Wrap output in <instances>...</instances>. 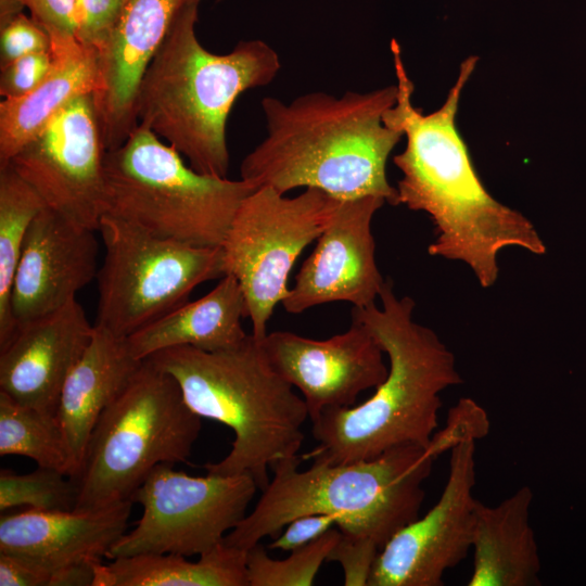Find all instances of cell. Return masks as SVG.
Here are the masks:
<instances>
[{
    "label": "cell",
    "instance_id": "cell-31",
    "mask_svg": "<svg viewBox=\"0 0 586 586\" xmlns=\"http://www.w3.org/2000/svg\"><path fill=\"white\" fill-rule=\"evenodd\" d=\"M1 66L22 56L49 51L50 38L47 31L31 17L17 14L1 25Z\"/></svg>",
    "mask_w": 586,
    "mask_h": 586
},
{
    "label": "cell",
    "instance_id": "cell-18",
    "mask_svg": "<svg viewBox=\"0 0 586 586\" xmlns=\"http://www.w3.org/2000/svg\"><path fill=\"white\" fill-rule=\"evenodd\" d=\"M93 332L76 298L20 324L0 349V391L21 405L55 416L63 384Z\"/></svg>",
    "mask_w": 586,
    "mask_h": 586
},
{
    "label": "cell",
    "instance_id": "cell-36",
    "mask_svg": "<svg viewBox=\"0 0 586 586\" xmlns=\"http://www.w3.org/2000/svg\"><path fill=\"white\" fill-rule=\"evenodd\" d=\"M97 561L99 560L80 561L54 571L49 586H93Z\"/></svg>",
    "mask_w": 586,
    "mask_h": 586
},
{
    "label": "cell",
    "instance_id": "cell-3",
    "mask_svg": "<svg viewBox=\"0 0 586 586\" xmlns=\"http://www.w3.org/2000/svg\"><path fill=\"white\" fill-rule=\"evenodd\" d=\"M375 303L353 307L388 358V372L358 406L323 410L313 422L317 446L304 456L336 464L373 459L403 445L430 444L438 426L441 394L462 382L454 354L412 318L415 302L397 297L385 280Z\"/></svg>",
    "mask_w": 586,
    "mask_h": 586
},
{
    "label": "cell",
    "instance_id": "cell-29",
    "mask_svg": "<svg viewBox=\"0 0 586 586\" xmlns=\"http://www.w3.org/2000/svg\"><path fill=\"white\" fill-rule=\"evenodd\" d=\"M127 0H77L76 38L99 50L116 26Z\"/></svg>",
    "mask_w": 586,
    "mask_h": 586
},
{
    "label": "cell",
    "instance_id": "cell-1",
    "mask_svg": "<svg viewBox=\"0 0 586 586\" xmlns=\"http://www.w3.org/2000/svg\"><path fill=\"white\" fill-rule=\"evenodd\" d=\"M397 78V100L383 116L384 123L406 136L404 151L394 164L402 171L397 184L398 203L424 212L435 227L431 256L468 265L480 285L498 279V253L521 247L544 255L546 245L538 231L520 212L501 204L483 186L467 145L455 125L462 89L474 71L477 58L466 59L445 103L423 114L411 98L413 84L404 66L399 44L392 40Z\"/></svg>",
    "mask_w": 586,
    "mask_h": 586
},
{
    "label": "cell",
    "instance_id": "cell-2",
    "mask_svg": "<svg viewBox=\"0 0 586 586\" xmlns=\"http://www.w3.org/2000/svg\"><path fill=\"white\" fill-rule=\"evenodd\" d=\"M396 100V85L341 97L314 91L289 103L264 98L267 135L243 158L241 178L282 194L316 188L339 200L372 195L399 205L386 162L404 135L383 120Z\"/></svg>",
    "mask_w": 586,
    "mask_h": 586
},
{
    "label": "cell",
    "instance_id": "cell-13",
    "mask_svg": "<svg viewBox=\"0 0 586 586\" xmlns=\"http://www.w3.org/2000/svg\"><path fill=\"white\" fill-rule=\"evenodd\" d=\"M450 449L449 472L436 504L397 531L378 553L368 586H441L472 548L475 511V443Z\"/></svg>",
    "mask_w": 586,
    "mask_h": 586
},
{
    "label": "cell",
    "instance_id": "cell-22",
    "mask_svg": "<svg viewBox=\"0 0 586 586\" xmlns=\"http://www.w3.org/2000/svg\"><path fill=\"white\" fill-rule=\"evenodd\" d=\"M51 66L28 94L0 102V166L30 141L72 100L99 86L98 50L74 38L50 40Z\"/></svg>",
    "mask_w": 586,
    "mask_h": 586
},
{
    "label": "cell",
    "instance_id": "cell-7",
    "mask_svg": "<svg viewBox=\"0 0 586 586\" xmlns=\"http://www.w3.org/2000/svg\"><path fill=\"white\" fill-rule=\"evenodd\" d=\"M104 215L162 239L219 247L242 201L257 187L195 171L138 125L104 157Z\"/></svg>",
    "mask_w": 586,
    "mask_h": 586
},
{
    "label": "cell",
    "instance_id": "cell-9",
    "mask_svg": "<svg viewBox=\"0 0 586 586\" xmlns=\"http://www.w3.org/2000/svg\"><path fill=\"white\" fill-rule=\"evenodd\" d=\"M104 259L97 273L94 326L127 339L188 301L201 283L224 277L219 247L162 239L103 215Z\"/></svg>",
    "mask_w": 586,
    "mask_h": 586
},
{
    "label": "cell",
    "instance_id": "cell-25",
    "mask_svg": "<svg viewBox=\"0 0 586 586\" xmlns=\"http://www.w3.org/2000/svg\"><path fill=\"white\" fill-rule=\"evenodd\" d=\"M44 204L10 165L0 166V349L16 331L12 286L28 229Z\"/></svg>",
    "mask_w": 586,
    "mask_h": 586
},
{
    "label": "cell",
    "instance_id": "cell-21",
    "mask_svg": "<svg viewBox=\"0 0 586 586\" xmlns=\"http://www.w3.org/2000/svg\"><path fill=\"white\" fill-rule=\"evenodd\" d=\"M524 485L495 506L477 502L469 586H538L542 562Z\"/></svg>",
    "mask_w": 586,
    "mask_h": 586
},
{
    "label": "cell",
    "instance_id": "cell-17",
    "mask_svg": "<svg viewBox=\"0 0 586 586\" xmlns=\"http://www.w3.org/2000/svg\"><path fill=\"white\" fill-rule=\"evenodd\" d=\"M95 232L46 206L39 212L28 229L12 286L16 328L62 308L97 278Z\"/></svg>",
    "mask_w": 586,
    "mask_h": 586
},
{
    "label": "cell",
    "instance_id": "cell-10",
    "mask_svg": "<svg viewBox=\"0 0 586 586\" xmlns=\"http://www.w3.org/2000/svg\"><path fill=\"white\" fill-rule=\"evenodd\" d=\"M340 201L316 188L288 198L259 187L240 204L220 245L224 276L239 282L257 341L267 335L276 306L289 294L295 260L327 228Z\"/></svg>",
    "mask_w": 586,
    "mask_h": 586
},
{
    "label": "cell",
    "instance_id": "cell-16",
    "mask_svg": "<svg viewBox=\"0 0 586 586\" xmlns=\"http://www.w3.org/2000/svg\"><path fill=\"white\" fill-rule=\"evenodd\" d=\"M184 0H127L98 50L99 86L93 101L105 151L120 146L138 127L142 77Z\"/></svg>",
    "mask_w": 586,
    "mask_h": 586
},
{
    "label": "cell",
    "instance_id": "cell-11",
    "mask_svg": "<svg viewBox=\"0 0 586 586\" xmlns=\"http://www.w3.org/2000/svg\"><path fill=\"white\" fill-rule=\"evenodd\" d=\"M257 489L250 474L192 476L161 463L130 497L142 507L136 527L113 545L106 558L201 556L220 545L243 520Z\"/></svg>",
    "mask_w": 586,
    "mask_h": 586
},
{
    "label": "cell",
    "instance_id": "cell-30",
    "mask_svg": "<svg viewBox=\"0 0 586 586\" xmlns=\"http://www.w3.org/2000/svg\"><path fill=\"white\" fill-rule=\"evenodd\" d=\"M381 548L372 540L343 535L331 550L328 561L340 563L345 586H368Z\"/></svg>",
    "mask_w": 586,
    "mask_h": 586
},
{
    "label": "cell",
    "instance_id": "cell-12",
    "mask_svg": "<svg viewBox=\"0 0 586 586\" xmlns=\"http://www.w3.org/2000/svg\"><path fill=\"white\" fill-rule=\"evenodd\" d=\"M105 153L93 94H84L55 113L8 164L46 207L98 231L104 215Z\"/></svg>",
    "mask_w": 586,
    "mask_h": 586
},
{
    "label": "cell",
    "instance_id": "cell-23",
    "mask_svg": "<svg viewBox=\"0 0 586 586\" xmlns=\"http://www.w3.org/2000/svg\"><path fill=\"white\" fill-rule=\"evenodd\" d=\"M246 304L239 282L224 276L206 295L186 302L146 324L127 339L138 360L176 346L217 352L240 344L247 334L242 328Z\"/></svg>",
    "mask_w": 586,
    "mask_h": 586
},
{
    "label": "cell",
    "instance_id": "cell-19",
    "mask_svg": "<svg viewBox=\"0 0 586 586\" xmlns=\"http://www.w3.org/2000/svg\"><path fill=\"white\" fill-rule=\"evenodd\" d=\"M132 505L125 500L86 511L3 512L0 552L23 557L51 575L72 563L101 560L127 532Z\"/></svg>",
    "mask_w": 586,
    "mask_h": 586
},
{
    "label": "cell",
    "instance_id": "cell-24",
    "mask_svg": "<svg viewBox=\"0 0 586 586\" xmlns=\"http://www.w3.org/2000/svg\"><path fill=\"white\" fill-rule=\"evenodd\" d=\"M177 553H145L94 563L93 586H247L246 550L224 542L198 561Z\"/></svg>",
    "mask_w": 586,
    "mask_h": 586
},
{
    "label": "cell",
    "instance_id": "cell-6",
    "mask_svg": "<svg viewBox=\"0 0 586 586\" xmlns=\"http://www.w3.org/2000/svg\"><path fill=\"white\" fill-rule=\"evenodd\" d=\"M146 360L177 381L194 413L232 430L229 454L206 463L208 473L250 474L263 491L270 481V466L297 455L308 418L306 403L272 369L252 334L222 351L176 346Z\"/></svg>",
    "mask_w": 586,
    "mask_h": 586
},
{
    "label": "cell",
    "instance_id": "cell-5",
    "mask_svg": "<svg viewBox=\"0 0 586 586\" xmlns=\"http://www.w3.org/2000/svg\"><path fill=\"white\" fill-rule=\"evenodd\" d=\"M196 3L183 2L139 87L137 118L201 174L226 178L230 164L226 126L237 99L269 85L281 63L260 39L232 51L206 50L195 33Z\"/></svg>",
    "mask_w": 586,
    "mask_h": 586
},
{
    "label": "cell",
    "instance_id": "cell-20",
    "mask_svg": "<svg viewBox=\"0 0 586 586\" xmlns=\"http://www.w3.org/2000/svg\"><path fill=\"white\" fill-rule=\"evenodd\" d=\"M142 361L131 355L125 339L94 326L91 342L63 384L55 412L72 453L73 477L98 419L124 391Z\"/></svg>",
    "mask_w": 586,
    "mask_h": 586
},
{
    "label": "cell",
    "instance_id": "cell-35",
    "mask_svg": "<svg viewBox=\"0 0 586 586\" xmlns=\"http://www.w3.org/2000/svg\"><path fill=\"white\" fill-rule=\"evenodd\" d=\"M51 573L34 562L0 552V586H49Z\"/></svg>",
    "mask_w": 586,
    "mask_h": 586
},
{
    "label": "cell",
    "instance_id": "cell-8",
    "mask_svg": "<svg viewBox=\"0 0 586 586\" xmlns=\"http://www.w3.org/2000/svg\"><path fill=\"white\" fill-rule=\"evenodd\" d=\"M177 381L144 359L105 408L87 443L78 472L76 511L130 500L161 463H186L201 432Z\"/></svg>",
    "mask_w": 586,
    "mask_h": 586
},
{
    "label": "cell",
    "instance_id": "cell-26",
    "mask_svg": "<svg viewBox=\"0 0 586 586\" xmlns=\"http://www.w3.org/2000/svg\"><path fill=\"white\" fill-rule=\"evenodd\" d=\"M0 455L30 458L73 477L72 453L56 417L24 406L0 391Z\"/></svg>",
    "mask_w": 586,
    "mask_h": 586
},
{
    "label": "cell",
    "instance_id": "cell-14",
    "mask_svg": "<svg viewBox=\"0 0 586 586\" xmlns=\"http://www.w3.org/2000/svg\"><path fill=\"white\" fill-rule=\"evenodd\" d=\"M259 343L272 369L302 393L311 421L326 409L353 406L388 372L380 344L354 318L348 330L327 340L276 331Z\"/></svg>",
    "mask_w": 586,
    "mask_h": 586
},
{
    "label": "cell",
    "instance_id": "cell-34",
    "mask_svg": "<svg viewBox=\"0 0 586 586\" xmlns=\"http://www.w3.org/2000/svg\"><path fill=\"white\" fill-rule=\"evenodd\" d=\"M335 525V518L327 513H310L293 519L268 548L283 551L298 549L327 533Z\"/></svg>",
    "mask_w": 586,
    "mask_h": 586
},
{
    "label": "cell",
    "instance_id": "cell-33",
    "mask_svg": "<svg viewBox=\"0 0 586 586\" xmlns=\"http://www.w3.org/2000/svg\"><path fill=\"white\" fill-rule=\"evenodd\" d=\"M50 40L76 37L77 0H21Z\"/></svg>",
    "mask_w": 586,
    "mask_h": 586
},
{
    "label": "cell",
    "instance_id": "cell-28",
    "mask_svg": "<svg viewBox=\"0 0 586 586\" xmlns=\"http://www.w3.org/2000/svg\"><path fill=\"white\" fill-rule=\"evenodd\" d=\"M74 480L61 471L38 467L26 474L0 471V511L27 506L42 511H73L77 501Z\"/></svg>",
    "mask_w": 586,
    "mask_h": 586
},
{
    "label": "cell",
    "instance_id": "cell-37",
    "mask_svg": "<svg viewBox=\"0 0 586 586\" xmlns=\"http://www.w3.org/2000/svg\"><path fill=\"white\" fill-rule=\"evenodd\" d=\"M201 0H184L183 2H191L199 4Z\"/></svg>",
    "mask_w": 586,
    "mask_h": 586
},
{
    "label": "cell",
    "instance_id": "cell-27",
    "mask_svg": "<svg viewBox=\"0 0 586 586\" xmlns=\"http://www.w3.org/2000/svg\"><path fill=\"white\" fill-rule=\"evenodd\" d=\"M341 537L330 528L316 540L291 551L282 560L272 559L257 543L246 550L247 586H310L323 562Z\"/></svg>",
    "mask_w": 586,
    "mask_h": 586
},
{
    "label": "cell",
    "instance_id": "cell-32",
    "mask_svg": "<svg viewBox=\"0 0 586 586\" xmlns=\"http://www.w3.org/2000/svg\"><path fill=\"white\" fill-rule=\"evenodd\" d=\"M51 59L49 50L22 56L1 66V97L18 99L33 91L48 74Z\"/></svg>",
    "mask_w": 586,
    "mask_h": 586
},
{
    "label": "cell",
    "instance_id": "cell-15",
    "mask_svg": "<svg viewBox=\"0 0 586 586\" xmlns=\"http://www.w3.org/2000/svg\"><path fill=\"white\" fill-rule=\"evenodd\" d=\"M384 203L372 195L340 201L281 303L288 313L301 314L333 302L354 307L375 303L385 280L375 263L371 222Z\"/></svg>",
    "mask_w": 586,
    "mask_h": 586
},
{
    "label": "cell",
    "instance_id": "cell-4",
    "mask_svg": "<svg viewBox=\"0 0 586 586\" xmlns=\"http://www.w3.org/2000/svg\"><path fill=\"white\" fill-rule=\"evenodd\" d=\"M453 445L440 431L426 446L403 445L368 460L313 462L300 471L297 455L280 459L270 466L273 477L254 509L224 543L247 550L266 536L276 538L300 515L327 513L335 518L343 535L369 539L382 548L419 517L425 496L422 485L435 459Z\"/></svg>",
    "mask_w": 586,
    "mask_h": 586
}]
</instances>
